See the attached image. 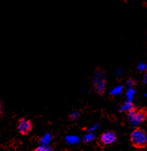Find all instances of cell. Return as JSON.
Returning <instances> with one entry per match:
<instances>
[{"instance_id":"cell-7","label":"cell","mask_w":147,"mask_h":151,"mask_svg":"<svg viewBox=\"0 0 147 151\" xmlns=\"http://www.w3.org/2000/svg\"><path fill=\"white\" fill-rule=\"evenodd\" d=\"M2 116V103L0 101V117Z\"/></svg>"},{"instance_id":"cell-4","label":"cell","mask_w":147,"mask_h":151,"mask_svg":"<svg viewBox=\"0 0 147 151\" xmlns=\"http://www.w3.org/2000/svg\"><path fill=\"white\" fill-rule=\"evenodd\" d=\"M33 128V124H32V121L29 119L28 117H21L20 119H19V121H18L16 129H17L19 133L23 136L29 135L32 131Z\"/></svg>"},{"instance_id":"cell-2","label":"cell","mask_w":147,"mask_h":151,"mask_svg":"<svg viewBox=\"0 0 147 151\" xmlns=\"http://www.w3.org/2000/svg\"><path fill=\"white\" fill-rule=\"evenodd\" d=\"M128 121L133 126H138L147 120V109L146 107L138 108L133 103H130V106L126 110Z\"/></svg>"},{"instance_id":"cell-6","label":"cell","mask_w":147,"mask_h":151,"mask_svg":"<svg viewBox=\"0 0 147 151\" xmlns=\"http://www.w3.org/2000/svg\"><path fill=\"white\" fill-rule=\"evenodd\" d=\"M55 147L54 145H42L34 149V151H52L54 150Z\"/></svg>"},{"instance_id":"cell-3","label":"cell","mask_w":147,"mask_h":151,"mask_svg":"<svg viewBox=\"0 0 147 151\" xmlns=\"http://www.w3.org/2000/svg\"><path fill=\"white\" fill-rule=\"evenodd\" d=\"M131 147L136 149H144L147 147V133L143 129L137 127L129 135Z\"/></svg>"},{"instance_id":"cell-8","label":"cell","mask_w":147,"mask_h":151,"mask_svg":"<svg viewBox=\"0 0 147 151\" xmlns=\"http://www.w3.org/2000/svg\"><path fill=\"white\" fill-rule=\"evenodd\" d=\"M146 73H147V66H146Z\"/></svg>"},{"instance_id":"cell-5","label":"cell","mask_w":147,"mask_h":151,"mask_svg":"<svg viewBox=\"0 0 147 151\" xmlns=\"http://www.w3.org/2000/svg\"><path fill=\"white\" fill-rule=\"evenodd\" d=\"M117 140V134L113 130H107L101 134L99 138V142L103 146H108L115 143Z\"/></svg>"},{"instance_id":"cell-1","label":"cell","mask_w":147,"mask_h":151,"mask_svg":"<svg viewBox=\"0 0 147 151\" xmlns=\"http://www.w3.org/2000/svg\"><path fill=\"white\" fill-rule=\"evenodd\" d=\"M91 83L95 92L100 96H104L107 89V78L105 71L101 67L97 66L95 69Z\"/></svg>"}]
</instances>
